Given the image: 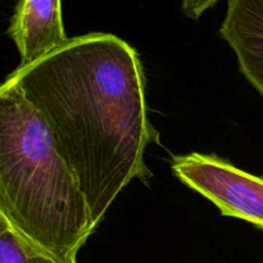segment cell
<instances>
[{"instance_id":"8992f818","label":"cell","mask_w":263,"mask_h":263,"mask_svg":"<svg viewBox=\"0 0 263 263\" xmlns=\"http://www.w3.org/2000/svg\"><path fill=\"white\" fill-rule=\"evenodd\" d=\"M0 263H59L18 233L0 215Z\"/></svg>"},{"instance_id":"6da1fadb","label":"cell","mask_w":263,"mask_h":263,"mask_svg":"<svg viewBox=\"0 0 263 263\" xmlns=\"http://www.w3.org/2000/svg\"><path fill=\"white\" fill-rule=\"evenodd\" d=\"M7 80L45 121L95 228L134 179L149 181L144 154L158 133L146 113L140 57L130 44L113 33L76 36Z\"/></svg>"},{"instance_id":"52a82bcc","label":"cell","mask_w":263,"mask_h":263,"mask_svg":"<svg viewBox=\"0 0 263 263\" xmlns=\"http://www.w3.org/2000/svg\"><path fill=\"white\" fill-rule=\"evenodd\" d=\"M220 0H181V12L190 20H199L205 10L215 7Z\"/></svg>"},{"instance_id":"5b68a950","label":"cell","mask_w":263,"mask_h":263,"mask_svg":"<svg viewBox=\"0 0 263 263\" xmlns=\"http://www.w3.org/2000/svg\"><path fill=\"white\" fill-rule=\"evenodd\" d=\"M218 32L235 53L241 73L263 97V0H228Z\"/></svg>"},{"instance_id":"3957f363","label":"cell","mask_w":263,"mask_h":263,"mask_svg":"<svg viewBox=\"0 0 263 263\" xmlns=\"http://www.w3.org/2000/svg\"><path fill=\"white\" fill-rule=\"evenodd\" d=\"M175 176L213 203L222 216L236 217L263 229V179L216 156H174Z\"/></svg>"},{"instance_id":"277c9868","label":"cell","mask_w":263,"mask_h":263,"mask_svg":"<svg viewBox=\"0 0 263 263\" xmlns=\"http://www.w3.org/2000/svg\"><path fill=\"white\" fill-rule=\"evenodd\" d=\"M8 36L27 66L49 55L69 40L63 25L62 0H18Z\"/></svg>"},{"instance_id":"7a4b0ae2","label":"cell","mask_w":263,"mask_h":263,"mask_svg":"<svg viewBox=\"0 0 263 263\" xmlns=\"http://www.w3.org/2000/svg\"><path fill=\"white\" fill-rule=\"evenodd\" d=\"M0 215L59 263H77L97 229L45 121L8 80L0 87Z\"/></svg>"}]
</instances>
